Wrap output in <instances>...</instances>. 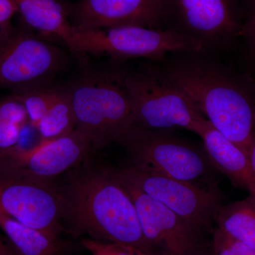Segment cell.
Instances as JSON below:
<instances>
[{
    "label": "cell",
    "instance_id": "cell-10",
    "mask_svg": "<svg viewBox=\"0 0 255 255\" xmlns=\"http://www.w3.org/2000/svg\"><path fill=\"white\" fill-rule=\"evenodd\" d=\"M93 152L87 137L79 130L31 147L16 146L0 154V174L53 182L90 158Z\"/></svg>",
    "mask_w": 255,
    "mask_h": 255
},
{
    "label": "cell",
    "instance_id": "cell-18",
    "mask_svg": "<svg viewBox=\"0 0 255 255\" xmlns=\"http://www.w3.org/2000/svg\"><path fill=\"white\" fill-rule=\"evenodd\" d=\"M75 129V117L70 94L66 86H58L36 130L41 140H48L68 135Z\"/></svg>",
    "mask_w": 255,
    "mask_h": 255
},
{
    "label": "cell",
    "instance_id": "cell-16",
    "mask_svg": "<svg viewBox=\"0 0 255 255\" xmlns=\"http://www.w3.org/2000/svg\"><path fill=\"white\" fill-rule=\"evenodd\" d=\"M0 231L9 240L15 255H68L71 243L25 226L0 209Z\"/></svg>",
    "mask_w": 255,
    "mask_h": 255
},
{
    "label": "cell",
    "instance_id": "cell-20",
    "mask_svg": "<svg viewBox=\"0 0 255 255\" xmlns=\"http://www.w3.org/2000/svg\"><path fill=\"white\" fill-rule=\"evenodd\" d=\"M58 87L51 82L11 92L22 104L27 114L28 124L33 128H36L46 114Z\"/></svg>",
    "mask_w": 255,
    "mask_h": 255
},
{
    "label": "cell",
    "instance_id": "cell-25",
    "mask_svg": "<svg viewBox=\"0 0 255 255\" xmlns=\"http://www.w3.org/2000/svg\"><path fill=\"white\" fill-rule=\"evenodd\" d=\"M0 255H15L11 243L2 232L0 233Z\"/></svg>",
    "mask_w": 255,
    "mask_h": 255
},
{
    "label": "cell",
    "instance_id": "cell-11",
    "mask_svg": "<svg viewBox=\"0 0 255 255\" xmlns=\"http://www.w3.org/2000/svg\"><path fill=\"white\" fill-rule=\"evenodd\" d=\"M115 174L133 201L149 255H199L209 246L204 234Z\"/></svg>",
    "mask_w": 255,
    "mask_h": 255
},
{
    "label": "cell",
    "instance_id": "cell-14",
    "mask_svg": "<svg viewBox=\"0 0 255 255\" xmlns=\"http://www.w3.org/2000/svg\"><path fill=\"white\" fill-rule=\"evenodd\" d=\"M21 21L32 31L63 41L73 55L85 62L78 40V31L70 18V4L62 0H12Z\"/></svg>",
    "mask_w": 255,
    "mask_h": 255
},
{
    "label": "cell",
    "instance_id": "cell-8",
    "mask_svg": "<svg viewBox=\"0 0 255 255\" xmlns=\"http://www.w3.org/2000/svg\"><path fill=\"white\" fill-rule=\"evenodd\" d=\"M82 53L108 55L113 58H145L159 60L169 53H198L204 48L201 40L175 29L137 26H118L96 31L78 30Z\"/></svg>",
    "mask_w": 255,
    "mask_h": 255
},
{
    "label": "cell",
    "instance_id": "cell-17",
    "mask_svg": "<svg viewBox=\"0 0 255 255\" xmlns=\"http://www.w3.org/2000/svg\"><path fill=\"white\" fill-rule=\"evenodd\" d=\"M216 228L255 251V197L221 205L215 217Z\"/></svg>",
    "mask_w": 255,
    "mask_h": 255
},
{
    "label": "cell",
    "instance_id": "cell-29",
    "mask_svg": "<svg viewBox=\"0 0 255 255\" xmlns=\"http://www.w3.org/2000/svg\"><path fill=\"white\" fill-rule=\"evenodd\" d=\"M254 4H255V0H254Z\"/></svg>",
    "mask_w": 255,
    "mask_h": 255
},
{
    "label": "cell",
    "instance_id": "cell-2",
    "mask_svg": "<svg viewBox=\"0 0 255 255\" xmlns=\"http://www.w3.org/2000/svg\"><path fill=\"white\" fill-rule=\"evenodd\" d=\"M164 71L211 125L249 157L255 107L246 92L220 69L206 62H178Z\"/></svg>",
    "mask_w": 255,
    "mask_h": 255
},
{
    "label": "cell",
    "instance_id": "cell-15",
    "mask_svg": "<svg viewBox=\"0 0 255 255\" xmlns=\"http://www.w3.org/2000/svg\"><path fill=\"white\" fill-rule=\"evenodd\" d=\"M199 136L213 166L229 178L235 186L246 189L255 197V179L248 155L208 120Z\"/></svg>",
    "mask_w": 255,
    "mask_h": 255
},
{
    "label": "cell",
    "instance_id": "cell-24",
    "mask_svg": "<svg viewBox=\"0 0 255 255\" xmlns=\"http://www.w3.org/2000/svg\"><path fill=\"white\" fill-rule=\"evenodd\" d=\"M238 35L244 37L249 45L253 55L255 57V4L251 18L241 28Z\"/></svg>",
    "mask_w": 255,
    "mask_h": 255
},
{
    "label": "cell",
    "instance_id": "cell-13",
    "mask_svg": "<svg viewBox=\"0 0 255 255\" xmlns=\"http://www.w3.org/2000/svg\"><path fill=\"white\" fill-rule=\"evenodd\" d=\"M173 14L187 31L201 40L218 39L239 33L233 0H167V16Z\"/></svg>",
    "mask_w": 255,
    "mask_h": 255
},
{
    "label": "cell",
    "instance_id": "cell-5",
    "mask_svg": "<svg viewBox=\"0 0 255 255\" xmlns=\"http://www.w3.org/2000/svg\"><path fill=\"white\" fill-rule=\"evenodd\" d=\"M117 142L128 154L131 165L184 182L216 186L206 153L164 130L132 127Z\"/></svg>",
    "mask_w": 255,
    "mask_h": 255
},
{
    "label": "cell",
    "instance_id": "cell-3",
    "mask_svg": "<svg viewBox=\"0 0 255 255\" xmlns=\"http://www.w3.org/2000/svg\"><path fill=\"white\" fill-rule=\"evenodd\" d=\"M126 75L121 70H87L66 85L75 129L93 152L117 142L132 127Z\"/></svg>",
    "mask_w": 255,
    "mask_h": 255
},
{
    "label": "cell",
    "instance_id": "cell-7",
    "mask_svg": "<svg viewBox=\"0 0 255 255\" xmlns=\"http://www.w3.org/2000/svg\"><path fill=\"white\" fill-rule=\"evenodd\" d=\"M114 170L119 177L173 211L203 234L210 231L222 205V196L216 186L205 187L178 180L131 164Z\"/></svg>",
    "mask_w": 255,
    "mask_h": 255
},
{
    "label": "cell",
    "instance_id": "cell-19",
    "mask_svg": "<svg viewBox=\"0 0 255 255\" xmlns=\"http://www.w3.org/2000/svg\"><path fill=\"white\" fill-rule=\"evenodd\" d=\"M28 124L22 104L12 95L0 100V154L19 145Z\"/></svg>",
    "mask_w": 255,
    "mask_h": 255
},
{
    "label": "cell",
    "instance_id": "cell-26",
    "mask_svg": "<svg viewBox=\"0 0 255 255\" xmlns=\"http://www.w3.org/2000/svg\"><path fill=\"white\" fill-rule=\"evenodd\" d=\"M249 161L251 164L252 172L255 179V116L254 127H253V137H252V144L251 151L249 154Z\"/></svg>",
    "mask_w": 255,
    "mask_h": 255
},
{
    "label": "cell",
    "instance_id": "cell-4",
    "mask_svg": "<svg viewBox=\"0 0 255 255\" xmlns=\"http://www.w3.org/2000/svg\"><path fill=\"white\" fill-rule=\"evenodd\" d=\"M132 127L150 130L184 128L200 135L207 119L166 72L147 67L125 78Z\"/></svg>",
    "mask_w": 255,
    "mask_h": 255
},
{
    "label": "cell",
    "instance_id": "cell-1",
    "mask_svg": "<svg viewBox=\"0 0 255 255\" xmlns=\"http://www.w3.org/2000/svg\"><path fill=\"white\" fill-rule=\"evenodd\" d=\"M58 183L65 231L148 254L133 201L113 169L96 165L89 158Z\"/></svg>",
    "mask_w": 255,
    "mask_h": 255
},
{
    "label": "cell",
    "instance_id": "cell-22",
    "mask_svg": "<svg viewBox=\"0 0 255 255\" xmlns=\"http://www.w3.org/2000/svg\"><path fill=\"white\" fill-rule=\"evenodd\" d=\"M81 244L92 255H135L136 250L117 243L88 238L82 239Z\"/></svg>",
    "mask_w": 255,
    "mask_h": 255
},
{
    "label": "cell",
    "instance_id": "cell-27",
    "mask_svg": "<svg viewBox=\"0 0 255 255\" xmlns=\"http://www.w3.org/2000/svg\"><path fill=\"white\" fill-rule=\"evenodd\" d=\"M199 255H214V253H213L212 250H211L210 244L209 246L206 247L204 251L201 252V254Z\"/></svg>",
    "mask_w": 255,
    "mask_h": 255
},
{
    "label": "cell",
    "instance_id": "cell-12",
    "mask_svg": "<svg viewBox=\"0 0 255 255\" xmlns=\"http://www.w3.org/2000/svg\"><path fill=\"white\" fill-rule=\"evenodd\" d=\"M167 16V0H78L70 4V21L80 31L118 26L154 28Z\"/></svg>",
    "mask_w": 255,
    "mask_h": 255
},
{
    "label": "cell",
    "instance_id": "cell-6",
    "mask_svg": "<svg viewBox=\"0 0 255 255\" xmlns=\"http://www.w3.org/2000/svg\"><path fill=\"white\" fill-rule=\"evenodd\" d=\"M70 62L68 52L34 34L26 26L14 28L0 45V87L12 92L51 83Z\"/></svg>",
    "mask_w": 255,
    "mask_h": 255
},
{
    "label": "cell",
    "instance_id": "cell-23",
    "mask_svg": "<svg viewBox=\"0 0 255 255\" xmlns=\"http://www.w3.org/2000/svg\"><path fill=\"white\" fill-rule=\"evenodd\" d=\"M16 14L17 9L12 0H0V45L14 31L11 20Z\"/></svg>",
    "mask_w": 255,
    "mask_h": 255
},
{
    "label": "cell",
    "instance_id": "cell-28",
    "mask_svg": "<svg viewBox=\"0 0 255 255\" xmlns=\"http://www.w3.org/2000/svg\"><path fill=\"white\" fill-rule=\"evenodd\" d=\"M135 255H149L144 252L138 251V250H135Z\"/></svg>",
    "mask_w": 255,
    "mask_h": 255
},
{
    "label": "cell",
    "instance_id": "cell-21",
    "mask_svg": "<svg viewBox=\"0 0 255 255\" xmlns=\"http://www.w3.org/2000/svg\"><path fill=\"white\" fill-rule=\"evenodd\" d=\"M210 243L214 255H255V250L228 236L218 228L212 230Z\"/></svg>",
    "mask_w": 255,
    "mask_h": 255
},
{
    "label": "cell",
    "instance_id": "cell-9",
    "mask_svg": "<svg viewBox=\"0 0 255 255\" xmlns=\"http://www.w3.org/2000/svg\"><path fill=\"white\" fill-rule=\"evenodd\" d=\"M55 182L0 174V209L25 226L61 238L63 199Z\"/></svg>",
    "mask_w": 255,
    "mask_h": 255
}]
</instances>
